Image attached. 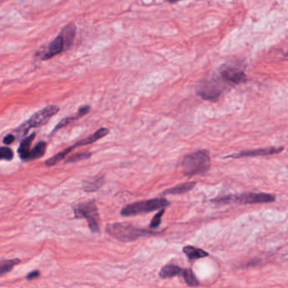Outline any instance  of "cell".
Instances as JSON below:
<instances>
[{"instance_id":"obj_1","label":"cell","mask_w":288,"mask_h":288,"mask_svg":"<svg viewBox=\"0 0 288 288\" xmlns=\"http://www.w3.org/2000/svg\"><path fill=\"white\" fill-rule=\"evenodd\" d=\"M211 168V157L208 150H199L184 157L182 163L183 173L187 177L204 174Z\"/></svg>"},{"instance_id":"obj_2","label":"cell","mask_w":288,"mask_h":288,"mask_svg":"<svg viewBox=\"0 0 288 288\" xmlns=\"http://www.w3.org/2000/svg\"><path fill=\"white\" fill-rule=\"evenodd\" d=\"M106 232L120 242H132L144 237L152 236L159 233L145 230L133 226L129 223L108 224Z\"/></svg>"},{"instance_id":"obj_3","label":"cell","mask_w":288,"mask_h":288,"mask_svg":"<svg viewBox=\"0 0 288 288\" xmlns=\"http://www.w3.org/2000/svg\"><path fill=\"white\" fill-rule=\"evenodd\" d=\"M276 196L271 193H241L237 195H227V196L219 197L216 199H212V202L223 205V204H232L238 203L241 205H253V204H261V203L274 202Z\"/></svg>"},{"instance_id":"obj_4","label":"cell","mask_w":288,"mask_h":288,"mask_svg":"<svg viewBox=\"0 0 288 288\" xmlns=\"http://www.w3.org/2000/svg\"><path fill=\"white\" fill-rule=\"evenodd\" d=\"M74 217L76 219H86L92 233L100 232V216L98 208L94 200L80 203L73 207Z\"/></svg>"},{"instance_id":"obj_5","label":"cell","mask_w":288,"mask_h":288,"mask_svg":"<svg viewBox=\"0 0 288 288\" xmlns=\"http://www.w3.org/2000/svg\"><path fill=\"white\" fill-rule=\"evenodd\" d=\"M170 203L164 198H156V199L143 200L139 202L132 203L130 205L124 206L121 210V215L123 216H131L136 215L155 212L160 209L165 208L168 206Z\"/></svg>"},{"instance_id":"obj_6","label":"cell","mask_w":288,"mask_h":288,"mask_svg":"<svg viewBox=\"0 0 288 288\" xmlns=\"http://www.w3.org/2000/svg\"><path fill=\"white\" fill-rule=\"evenodd\" d=\"M58 112L59 107L55 105H50L44 107L42 110L34 114L26 122L20 126L16 129V132H18V134H22V135H25L31 128H37L46 124L50 119L58 114Z\"/></svg>"},{"instance_id":"obj_7","label":"cell","mask_w":288,"mask_h":288,"mask_svg":"<svg viewBox=\"0 0 288 288\" xmlns=\"http://www.w3.org/2000/svg\"><path fill=\"white\" fill-rule=\"evenodd\" d=\"M108 133H109V130L107 128H101V129H99L93 135H90V136L86 137V138L80 140V141H78L77 143L73 144L71 147L66 148L65 150H63V151H60L59 153L57 154L55 156H53V157H51L49 159L47 160L46 162H45V166L46 167H52V166L58 164L59 162H61L62 160L64 159L67 156L68 154L71 152V150H74V148L82 146V145H86V144H92V143H94L96 141H99L100 139L105 137L106 135H108Z\"/></svg>"},{"instance_id":"obj_8","label":"cell","mask_w":288,"mask_h":288,"mask_svg":"<svg viewBox=\"0 0 288 288\" xmlns=\"http://www.w3.org/2000/svg\"><path fill=\"white\" fill-rule=\"evenodd\" d=\"M196 93L203 100L214 102L220 97L221 90L213 82H204L197 86Z\"/></svg>"},{"instance_id":"obj_9","label":"cell","mask_w":288,"mask_h":288,"mask_svg":"<svg viewBox=\"0 0 288 288\" xmlns=\"http://www.w3.org/2000/svg\"><path fill=\"white\" fill-rule=\"evenodd\" d=\"M284 150V147H269L262 148V149H256V150H243L239 153L233 154L230 156H227L226 158H233L238 159L241 157H264V156H270L274 154H279Z\"/></svg>"},{"instance_id":"obj_10","label":"cell","mask_w":288,"mask_h":288,"mask_svg":"<svg viewBox=\"0 0 288 288\" xmlns=\"http://www.w3.org/2000/svg\"><path fill=\"white\" fill-rule=\"evenodd\" d=\"M221 75L225 81L230 83L232 85H239L247 80V75L243 71L229 66L221 70Z\"/></svg>"},{"instance_id":"obj_11","label":"cell","mask_w":288,"mask_h":288,"mask_svg":"<svg viewBox=\"0 0 288 288\" xmlns=\"http://www.w3.org/2000/svg\"><path fill=\"white\" fill-rule=\"evenodd\" d=\"M75 34H76V26L74 23H70L62 29L59 36L62 37V40L64 43V51L69 49L73 44Z\"/></svg>"},{"instance_id":"obj_12","label":"cell","mask_w":288,"mask_h":288,"mask_svg":"<svg viewBox=\"0 0 288 288\" xmlns=\"http://www.w3.org/2000/svg\"><path fill=\"white\" fill-rule=\"evenodd\" d=\"M62 52H64V43L62 40V37L58 35V37H56L55 39L50 43L48 48L42 57V60L43 61L48 60L52 57L61 53Z\"/></svg>"},{"instance_id":"obj_13","label":"cell","mask_w":288,"mask_h":288,"mask_svg":"<svg viewBox=\"0 0 288 288\" xmlns=\"http://www.w3.org/2000/svg\"><path fill=\"white\" fill-rule=\"evenodd\" d=\"M90 110H91V107L88 106V105L80 107L75 116L67 117V118H65L64 120H62L61 121L58 123V125L56 126L55 129L52 130V133H54V132L57 131L58 129H60L61 128H63V127H65V126L67 125L69 123H71V122H73L74 120H77L78 119L81 118V117L85 116L86 114L89 113Z\"/></svg>"},{"instance_id":"obj_14","label":"cell","mask_w":288,"mask_h":288,"mask_svg":"<svg viewBox=\"0 0 288 288\" xmlns=\"http://www.w3.org/2000/svg\"><path fill=\"white\" fill-rule=\"evenodd\" d=\"M103 184H104V176L98 175L84 182L83 190L86 192H95L97 191L103 185Z\"/></svg>"},{"instance_id":"obj_15","label":"cell","mask_w":288,"mask_h":288,"mask_svg":"<svg viewBox=\"0 0 288 288\" xmlns=\"http://www.w3.org/2000/svg\"><path fill=\"white\" fill-rule=\"evenodd\" d=\"M183 252L186 255L189 260L190 261H196L199 259L207 257L209 256L208 252L203 250L201 248H198L193 246H185L183 248Z\"/></svg>"},{"instance_id":"obj_16","label":"cell","mask_w":288,"mask_h":288,"mask_svg":"<svg viewBox=\"0 0 288 288\" xmlns=\"http://www.w3.org/2000/svg\"><path fill=\"white\" fill-rule=\"evenodd\" d=\"M183 271L181 267L175 264H166L160 270L159 276L163 279H168V278H172L174 276H179Z\"/></svg>"},{"instance_id":"obj_17","label":"cell","mask_w":288,"mask_h":288,"mask_svg":"<svg viewBox=\"0 0 288 288\" xmlns=\"http://www.w3.org/2000/svg\"><path fill=\"white\" fill-rule=\"evenodd\" d=\"M195 185H196V182H188V183L178 184L175 187L165 190L163 194H179V193H188L193 190Z\"/></svg>"},{"instance_id":"obj_18","label":"cell","mask_w":288,"mask_h":288,"mask_svg":"<svg viewBox=\"0 0 288 288\" xmlns=\"http://www.w3.org/2000/svg\"><path fill=\"white\" fill-rule=\"evenodd\" d=\"M35 137H36V134L32 133L28 137L24 139L22 141L21 144H20V147L18 149L19 156L21 157V159L23 160V161H26L28 153H29V151L31 150L30 148H31V143L34 141Z\"/></svg>"},{"instance_id":"obj_19","label":"cell","mask_w":288,"mask_h":288,"mask_svg":"<svg viewBox=\"0 0 288 288\" xmlns=\"http://www.w3.org/2000/svg\"><path fill=\"white\" fill-rule=\"evenodd\" d=\"M47 150V143L44 141H41L38 142L33 149H31L28 153L27 158L26 161H33V160L39 159L41 157L44 156V154L46 152Z\"/></svg>"},{"instance_id":"obj_20","label":"cell","mask_w":288,"mask_h":288,"mask_svg":"<svg viewBox=\"0 0 288 288\" xmlns=\"http://www.w3.org/2000/svg\"><path fill=\"white\" fill-rule=\"evenodd\" d=\"M21 263V260L12 259V260H3L0 261V276L6 273H9L14 269V267Z\"/></svg>"},{"instance_id":"obj_21","label":"cell","mask_w":288,"mask_h":288,"mask_svg":"<svg viewBox=\"0 0 288 288\" xmlns=\"http://www.w3.org/2000/svg\"><path fill=\"white\" fill-rule=\"evenodd\" d=\"M181 274L186 284L189 287H198L199 285V281L197 279L196 276H194L192 270H190V269L183 270Z\"/></svg>"},{"instance_id":"obj_22","label":"cell","mask_w":288,"mask_h":288,"mask_svg":"<svg viewBox=\"0 0 288 288\" xmlns=\"http://www.w3.org/2000/svg\"><path fill=\"white\" fill-rule=\"evenodd\" d=\"M92 153L91 152H80V153L74 154L66 160V163H75L81 160H86L92 157Z\"/></svg>"},{"instance_id":"obj_23","label":"cell","mask_w":288,"mask_h":288,"mask_svg":"<svg viewBox=\"0 0 288 288\" xmlns=\"http://www.w3.org/2000/svg\"><path fill=\"white\" fill-rule=\"evenodd\" d=\"M14 158V152L8 146L0 147V160L11 161Z\"/></svg>"},{"instance_id":"obj_24","label":"cell","mask_w":288,"mask_h":288,"mask_svg":"<svg viewBox=\"0 0 288 288\" xmlns=\"http://www.w3.org/2000/svg\"><path fill=\"white\" fill-rule=\"evenodd\" d=\"M164 212H165V209L162 208V210L157 214L155 215V216L152 218V220L150 221V228L155 229V228H157V227H159L161 223H162V217H163Z\"/></svg>"},{"instance_id":"obj_25","label":"cell","mask_w":288,"mask_h":288,"mask_svg":"<svg viewBox=\"0 0 288 288\" xmlns=\"http://www.w3.org/2000/svg\"><path fill=\"white\" fill-rule=\"evenodd\" d=\"M16 138H15V135H12V134H9V135H6L4 138H3V143L4 144H7V145H9V144H12L13 142L15 141Z\"/></svg>"},{"instance_id":"obj_26","label":"cell","mask_w":288,"mask_h":288,"mask_svg":"<svg viewBox=\"0 0 288 288\" xmlns=\"http://www.w3.org/2000/svg\"><path fill=\"white\" fill-rule=\"evenodd\" d=\"M39 276H40V271L39 270H34V271H31V273L28 274L27 276H26V279L31 281V280H34L35 278H37Z\"/></svg>"},{"instance_id":"obj_27","label":"cell","mask_w":288,"mask_h":288,"mask_svg":"<svg viewBox=\"0 0 288 288\" xmlns=\"http://www.w3.org/2000/svg\"><path fill=\"white\" fill-rule=\"evenodd\" d=\"M168 3H178V1H181V0H166Z\"/></svg>"}]
</instances>
